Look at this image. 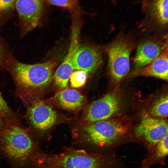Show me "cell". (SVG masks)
<instances>
[{
	"mask_svg": "<svg viewBox=\"0 0 168 168\" xmlns=\"http://www.w3.org/2000/svg\"><path fill=\"white\" fill-rule=\"evenodd\" d=\"M16 0H0V30L11 17Z\"/></svg>",
	"mask_w": 168,
	"mask_h": 168,
	"instance_id": "e0dca14e",
	"label": "cell"
},
{
	"mask_svg": "<svg viewBox=\"0 0 168 168\" xmlns=\"http://www.w3.org/2000/svg\"><path fill=\"white\" fill-rule=\"evenodd\" d=\"M127 128L120 122L105 120L83 127L74 136L71 148L87 153L105 156L107 147L126 133Z\"/></svg>",
	"mask_w": 168,
	"mask_h": 168,
	"instance_id": "3957f363",
	"label": "cell"
},
{
	"mask_svg": "<svg viewBox=\"0 0 168 168\" xmlns=\"http://www.w3.org/2000/svg\"><path fill=\"white\" fill-rule=\"evenodd\" d=\"M0 127V155L10 168H37L44 152L30 130L13 119Z\"/></svg>",
	"mask_w": 168,
	"mask_h": 168,
	"instance_id": "6da1fadb",
	"label": "cell"
},
{
	"mask_svg": "<svg viewBox=\"0 0 168 168\" xmlns=\"http://www.w3.org/2000/svg\"><path fill=\"white\" fill-rule=\"evenodd\" d=\"M26 113L29 124L35 131L33 135L40 143L44 133L55 124L57 115L55 110L44 101H30Z\"/></svg>",
	"mask_w": 168,
	"mask_h": 168,
	"instance_id": "8992f818",
	"label": "cell"
},
{
	"mask_svg": "<svg viewBox=\"0 0 168 168\" xmlns=\"http://www.w3.org/2000/svg\"><path fill=\"white\" fill-rule=\"evenodd\" d=\"M168 54L167 47L149 64L142 68L133 71L131 73V75L153 77L167 81Z\"/></svg>",
	"mask_w": 168,
	"mask_h": 168,
	"instance_id": "4fadbf2b",
	"label": "cell"
},
{
	"mask_svg": "<svg viewBox=\"0 0 168 168\" xmlns=\"http://www.w3.org/2000/svg\"><path fill=\"white\" fill-rule=\"evenodd\" d=\"M168 96L158 99L152 107L150 113L152 117L163 119L168 116Z\"/></svg>",
	"mask_w": 168,
	"mask_h": 168,
	"instance_id": "ac0fdd59",
	"label": "cell"
},
{
	"mask_svg": "<svg viewBox=\"0 0 168 168\" xmlns=\"http://www.w3.org/2000/svg\"><path fill=\"white\" fill-rule=\"evenodd\" d=\"M57 64V61L54 59L40 63H25L12 54L7 62L6 71L12 76L22 97L30 101L36 91L50 84Z\"/></svg>",
	"mask_w": 168,
	"mask_h": 168,
	"instance_id": "7a4b0ae2",
	"label": "cell"
},
{
	"mask_svg": "<svg viewBox=\"0 0 168 168\" xmlns=\"http://www.w3.org/2000/svg\"><path fill=\"white\" fill-rule=\"evenodd\" d=\"M12 54L7 41L0 35V72L6 71L7 62Z\"/></svg>",
	"mask_w": 168,
	"mask_h": 168,
	"instance_id": "d6986e66",
	"label": "cell"
},
{
	"mask_svg": "<svg viewBox=\"0 0 168 168\" xmlns=\"http://www.w3.org/2000/svg\"><path fill=\"white\" fill-rule=\"evenodd\" d=\"M59 105L63 108L76 110L83 105L84 98L77 90L68 88L58 92L55 96Z\"/></svg>",
	"mask_w": 168,
	"mask_h": 168,
	"instance_id": "9a60e30c",
	"label": "cell"
},
{
	"mask_svg": "<svg viewBox=\"0 0 168 168\" xmlns=\"http://www.w3.org/2000/svg\"><path fill=\"white\" fill-rule=\"evenodd\" d=\"M44 158L57 168H108L106 156L64 147L58 154L45 153Z\"/></svg>",
	"mask_w": 168,
	"mask_h": 168,
	"instance_id": "5b68a950",
	"label": "cell"
},
{
	"mask_svg": "<svg viewBox=\"0 0 168 168\" xmlns=\"http://www.w3.org/2000/svg\"><path fill=\"white\" fill-rule=\"evenodd\" d=\"M168 0H142V9L147 17L160 26L168 23Z\"/></svg>",
	"mask_w": 168,
	"mask_h": 168,
	"instance_id": "5bb4252c",
	"label": "cell"
},
{
	"mask_svg": "<svg viewBox=\"0 0 168 168\" xmlns=\"http://www.w3.org/2000/svg\"><path fill=\"white\" fill-rule=\"evenodd\" d=\"M168 123L163 119L147 116L143 118L134 130L136 136L143 138L154 146L168 135Z\"/></svg>",
	"mask_w": 168,
	"mask_h": 168,
	"instance_id": "30bf717a",
	"label": "cell"
},
{
	"mask_svg": "<svg viewBox=\"0 0 168 168\" xmlns=\"http://www.w3.org/2000/svg\"><path fill=\"white\" fill-rule=\"evenodd\" d=\"M46 4L63 7L69 11L79 7L78 0H44Z\"/></svg>",
	"mask_w": 168,
	"mask_h": 168,
	"instance_id": "44dd1931",
	"label": "cell"
},
{
	"mask_svg": "<svg viewBox=\"0 0 168 168\" xmlns=\"http://www.w3.org/2000/svg\"><path fill=\"white\" fill-rule=\"evenodd\" d=\"M2 119L0 118V127L2 125Z\"/></svg>",
	"mask_w": 168,
	"mask_h": 168,
	"instance_id": "cb8c5ba5",
	"label": "cell"
},
{
	"mask_svg": "<svg viewBox=\"0 0 168 168\" xmlns=\"http://www.w3.org/2000/svg\"><path fill=\"white\" fill-rule=\"evenodd\" d=\"M13 114L0 93V118L5 120H12Z\"/></svg>",
	"mask_w": 168,
	"mask_h": 168,
	"instance_id": "7402d4cb",
	"label": "cell"
},
{
	"mask_svg": "<svg viewBox=\"0 0 168 168\" xmlns=\"http://www.w3.org/2000/svg\"><path fill=\"white\" fill-rule=\"evenodd\" d=\"M44 0H16L20 36L23 37L39 26L45 10Z\"/></svg>",
	"mask_w": 168,
	"mask_h": 168,
	"instance_id": "52a82bcc",
	"label": "cell"
},
{
	"mask_svg": "<svg viewBox=\"0 0 168 168\" xmlns=\"http://www.w3.org/2000/svg\"><path fill=\"white\" fill-rule=\"evenodd\" d=\"M167 47V39L163 40H149L141 43L137 48L134 58L135 69L149 64Z\"/></svg>",
	"mask_w": 168,
	"mask_h": 168,
	"instance_id": "7c38bea8",
	"label": "cell"
},
{
	"mask_svg": "<svg viewBox=\"0 0 168 168\" xmlns=\"http://www.w3.org/2000/svg\"><path fill=\"white\" fill-rule=\"evenodd\" d=\"M154 150L144 161V166L147 167L165 158L168 155V135L158 142Z\"/></svg>",
	"mask_w": 168,
	"mask_h": 168,
	"instance_id": "2e32d148",
	"label": "cell"
},
{
	"mask_svg": "<svg viewBox=\"0 0 168 168\" xmlns=\"http://www.w3.org/2000/svg\"><path fill=\"white\" fill-rule=\"evenodd\" d=\"M121 106L119 96L110 92L91 104L86 111L85 119L91 123L107 119L119 112Z\"/></svg>",
	"mask_w": 168,
	"mask_h": 168,
	"instance_id": "ba28073f",
	"label": "cell"
},
{
	"mask_svg": "<svg viewBox=\"0 0 168 168\" xmlns=\"http://www.w3.org/2000/svg\"><path fill=\"white\" fill-rule=\"evenodd\" d=\"M44 154L40 161L37 168H57L56 166L48 161L44 158Z\"/></svg>",
	"mask_w": 168,
	"mask_h": 168,
	"instance_id": "603a6c76",
	"label": "cell"
},
{
	"mask_svg": "<svg viewBox=\"0 0 168 168\" xmlns=\"http://www.w3.org/2000/svg\"><path fill=\"white\" fill-rule=\"evenodd\" d=\"M87 77V73L82 70L73 71L70 78L71 86L74 88H80L86 83Z\"/></svg>",
	"mask_w": 168,
	"mask_h": 168,
	"instance_id": "ffe728a7",
	"label": "cell"
},
{
	"mask_svg": "<svg viewBox=\"0 0 168 168\" xmlns=\"http://www.w3.org/2000/svg\"><path fill=\"white\" fill-rule=\"evenodd\" d=\"M73 26L68 50L63 62L58 68L54 75L56 85L61 88L67 85L70 75L73 70V60L74 54L79 46V44L80 16H72Z\"/></svg>",
	"mask_w": 168,
	"mask_h": 168,
	"instance_id": "9c48e42d",
	"label": "cell"
},
{
	"mask_svg": "<svg viewBox=\"0 0 168 168\" xmlns=\"http://www.w3.org/2000/svg\"><path fill=\"white\" fill-rule=\"evenodd\" d=\"M102 62L101 54L98 49L91 46H79L74 56L73 69L91 73L99 67Z\"/></svg>",
	"mask_w": 168,
	"mask_h": 168,
	"instance_id": "8fae6325",
	"label": "cell"
},
{
	"mask_svg": "<svg viewBox=\"0 0 168 168\" xmlns=\"http://www.w3.org/2000/svg\"><path fill=\"white\" fill-rule=\"evenodd\" d=\"M135 44L130 37L120 35L106 45L108 74L114 82H120L130 69V56Z\"/></svg>",
	"mask_w": 168,
	"mask_h": 168,
	"instance_id": "277c9868",
	"label": "cell"
}]
</instances>
